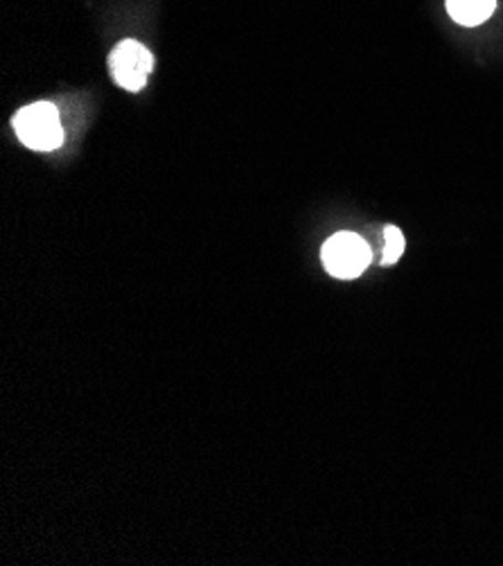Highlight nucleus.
Returning <instances> with one entry per match:
<instances>
[{
    "label": "nucleus",
    "instance_id": "nucleus-1",
    "mask_svg": "<svg viewBox=\"0 0 503 566\" xmlns=\"http://www.w3.org/2000/svg\"><path fill=\"white\" fill-rule=\"evenodd\" d=\"M12 125L19 140L34 151H54L64 143L60 111L50 102H34L23 106L14 116Z\"/></svg>",
    "mask_w": 503,
    "mask_h": 566
},
{
    "label": "nucleus",
    "instance_id": "nucleus-2",
    "mask_svg": "<svg viewBox=\"0 0 503 566\" xmlns=\"http://www.w3.org/2000/svg\"><path fill=\"white\" fill-rule=\"evenodd\" d=\"M323 264L329 275L342 280L359 277L373 260L370 247L355 233H337L323 244Z\"/></svg>",
    "mask_w": 503,
    "mask_h": 566
},
{
    "label": "nucleus",
    "instance_id": "nucleus-3",
    "mask_svg": "<svg viewBox=\"0 0 503 566\" xmlns=\"http://www.w3.org/2000/svg\"><path fill=\"white\" fill-rule=\"evenodd\" d=\"M108 71L118 86L138 93L145 88L147 77L154 71V56L143 43L125 39L108 54Z\"/></svg>",
    "mask_w": 503,
    "mask_h": 566
},
{
    "label": "nucleus",
    "instance_id": "nucleus-4",
    "mask_svg": "<svg viewBox=\"0 0 503 566\" xmlns=\"http://www.w3.org/2000/svg\"><path fill=\"white\" fill-rule=\"evenodd\" d=\"M494 8L496 0H447V12L465 28H474L488 21Z\"/></svg>",
    "mask_w": 503,
    "mask_h": 566
},
{
    "label": "nucleus",
    "instance_id": "nucleus-5",
    "mask_svg": "<svg viewBox=\"0 0 503 566\" xmlns=\"http://www.w3.org/2000/svg\"><path fill=\"white\" fill-rule=\"evenodd\" d=\"M405 253V235L398 229V226H386L384 231V255H381V264L390 266L396 264Z\"/></svg>",
    "mask_w": 503,
    "mask_h": 566
}]
</instances>
